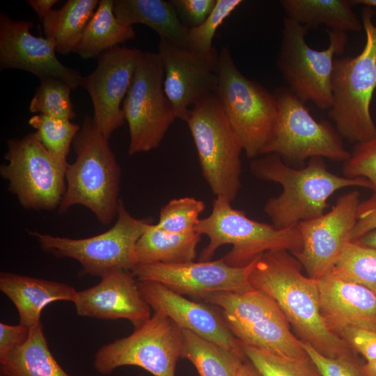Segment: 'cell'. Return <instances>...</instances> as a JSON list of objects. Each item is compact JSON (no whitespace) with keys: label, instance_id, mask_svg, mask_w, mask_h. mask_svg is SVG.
<instances>
[{"label":"cell","instance_id":"29","mask_svg":"<svg viewBox=\"0 0 376 376\" xmlns=\"http://www.w3.org/2000/svg\"><path fill=\"white\" fill-rule=\"evenodd\" d=\"M99 3L97 0H68L44 18L45 38L54 44L56 52L63 55L73 52Z\"/></svg>","mask_w":376,"mask_h":376},{"label":"cell","instance_id":"14","mask_svg":"<svg viewBox=\"0 0 376 376\" xmlns=\"http://www.w3.org/2000/svg\"><path fill=\"white\" fill-rule=\"evenodd\" d=\"M182 338L181 328L169 317L155 313L130 335L102 345L94 355L93 367L103 375L132 366L154 376H175Z\"/></svg>","mask_w":376,"mask_h":376},{"label":"cell","instance_id":"39","mask_svg":"<svg viewBox=\"0 0 376 376\" xmlns=\"http://www.w3.org/2000/svg\"><path fill=\"white\" fill-rule=\"evenodd\" d=\"M182 24L195 28L202 24L216 5L217 0H171Z\"/></svg>","mask_w":376,"mask_h":376},{"label":"cell","instance_id":"35","mask_svg":"<svg viewBox=\"0 0 376 376\" xmlns=\"http://www.w3.org/2000/svg\"><path fill=\"white\" fill-rule=\"evenodd\" d=\"M241 346L246 358L261 376H321L311 359H289L254 347Z\"/></svg>","mask_w":376,"mask_h":376},{"label":"cell","instance_id":"16","mask_svg":"<svg viewBox=\"0 0 376 376\" xmlns=\"http://www.w3.org/2000/svg\"><path fill=\"white\" fill-rule=\"evenodd\" d=\"M255 260L242 267H232L221 258L212 261L136 265L130 271L136 280L158 282L180 295L201 300L214 292L252 289L249 276Z\"/></svg>","mask_w":376,"mask_h":376},{"label":"cell","instance_id":"21","mask_svg":"<svg viewBox=\"0 0 376 376\" xmlns=\"http://www.w3.org/2000/svg\"><path fill=\"white\" fill-rule=\"evenodd\" d=\"M73 303L79 316L126 319L134 327L151 318V308L143 299L130 270L118 269L109 272L97 285L77 291Z\"/></svg>","mask_w":376,"mask_h":376},{"label":"cell","instance_id":"30","mask_svg":"<svg viewBox=\"0 0 376 376\" xmlns=\"http://www.w3.org/2000/svg\"><path fill=\"white\" fill-rule=\"evenodd\" d=\"M182 331L180 358L190 361L200 376H237L244 359L189 330Z\"/></svg>","mask_w":376,"mask_h":376},{"label":"cell","instance_id":"17","mask_svg":"<svg viewBox=\"0 0 376 376\" xmlns=\"http://www.w3.org/2000/svg\"><path fill=\"white\" fill-rule=\"evenodd\" d=\"M158 54L164 68L163 88L176 118L185 122L189 107L214 93L219 52H197L159 38Z\"/></svg>","mask_w":376,"mask_h":376},{"label":"cell","instance_id":"43","mask_svg":"<svg viewBox=\"0 0 376 376\" xmlns=\"http://www.w3.org/2000/svg\"><path fill=\"white\" fill-rule=\"evenodd\" d=\"M26 2L42 21L53 10L52 7L58 3V0H28Z\"/></svg>","mask_w":376,"mask_h":376},{"label":"cell","instance_id":"1","mask_svg":"<svg viewBox=\"0 0 376 376\" xmlns=\"http://www.w3.org/2000/svg\"><path fill=\"white\" fill-rule=\"evenodd\" d=\"M301 267L288 251H266L255 260L249 281L253 288L264 292L277 303L300 340L327 357L357 355L325 325L317 281L305 276Z\"/></svg>","mask_w":376,"mask_h":376},{"label":"cell","instance_id":"15","mask_svg":"<svg viewBox=\"0 0 376 376\" xmlns=\"http://www.w3.org/2000/svg\"><path fill=\"white\" fill-rule=\"evenodd\" d=\"M360 193L348 191L339 196L330 211L298 225L302 239L299 251L292 253L308 277L318 279L329 272L343 246L352 242L358 220Z\"/></svg>","mask_w":376,"mask_h":376},{"label":"cell","instance_id":"22","mask_svg":"<svg viewBox=\"0 0 376 376\" xmlns=\"http://www.w3.org/2000/svg\"><path fill=\"white\" fill-rule=\"evenodd\" d=\"M316 281L320 313L331 332L340 337L347 327L376 330V293L330 274Z\"/></svg>","mask_w":376,"mask_h":376},{"label":"cell","instance_id":"37","mask_svg":"<svg viewBox=\"0 0 376 376\" xmlns=\"http://www.w3.org/2000/svg\"><path fill=\"white\" fill-rule=\"evenodd\" d=\"M242 3V0H217L213 10L199 26L189 28L187 48L206 53L212 51V39L224 21Z\"/></svg>","mask_w":376,"mask_h":376},{"label":"cell","instance_id":"28","mask_svg":"<svg viewBox=\"0 0 376 376\" xmlns=\"http://www.w3.org/2000/svg\"><path fill=\"white\" fill-rule=\"evenodd\" d=\"M134 37L133 26L122 24L116 17L113 0H101L73 52L84 59L95 58Z\"/></svg>","mask_w":376,"mask_h":376},{"label":"cell","instance_id":"45","mask_svg":"<svg viewBox=\"0 0 376 376\" xmlns=\"http://www.w3.org/2000/svg\"><path fill=\"white\" fill-rule=\"evenodd\" d=\"M237 376H261L253 366L249 362H244Z\"/></svg>","mask_w":376,"mask_h":376},{"label":"cell","instance_id":"8","mask_svg":"<svg viewBox=\"0 0 376 376\" xmlns=\"http://www.w3.org/2000/svg\"><path fill=\"white\" fill-rule=\"evenodd\" d=\"M204 178L216 197L232 203L242 187V146L214 93L194 105L186 118Z\"/></svg>","mask_w":376,"mask_h":376},{"label":"cell","instance_id":"34","mask_svg":"<svg viewBox=\"0 0 376 376\" xmlns=\"http://www.w3.org/2000/svg\"><path fill=\"white\" fill-rule=\"evenodd\" d=\"M70 86L56 78L40 80L29 104L31 113L69 120L76 116L70 99Z\"/></svg>","mask_w":376,"mask_h":376},{"label":"cell","instance_id":"19","mask_svg":"<svg viewBox=\"0 0 376 376\" xmlns=\"http://www.w3.org/2000/svg\"><path fill=\"white\" fill-rule=\"evenodd\" d=\"M33 23L0 15V69H18L31 72L40 80L56 78L72 90L81 87L84 76L61 63L54 44L47 38L31 33Z\"/></svg>","mask_w":376,"mask_h":376},{"label":"cell","instance_id":"3","mask_svg":"<svg viewBox=\"0 0 376 376\" xmlns=\"http://www.w3.org/2000/svg\"><path fill=\"white\" fill-rule=\"evenodd\" d=\"M72 146L76 158L67 166L66 189L58 212L63 214L74 205H83L99 222L109 225L117 217L121 178L109 139L86 116Z\"/></svg>","mask_w":376,"mask_h":376},{"label":"cell","instance_id":"40","mask_svg":"<svg viewBox=\"0 0 376 376\" xmlns=\"http://www.w3.org/2000/svg\"><path fill=\"white\" fill-rule=\"evenodd\" d=\"M340 337L366 361L376 359V330L347 327L342 331Z\"/></svg>","mask_w":376,"mask_h":376},{"label":"cell","instance_id":"42","mask_svg":"<svg viewBox=\"0 0 376 376\" xmlns=\"http://www.w3.org/2000/svg\"><path fill=\"white\" fill-rule=\"evenodd\" d=\"M375 229H376V209L357 220L352 232V242H356Z\"/></svg>","mask_w":376,"mask_h":376},{"label":"cell","instance_id":"46","mask_svg":"<svg viewBox=\"0 0 376 376\" xmlns=\"http://www.w3.org/2000/svg\"><path fill=\"white\" fill-rule=\"evenodd\" d=\"M363 369L368 376H376V359L364 363Z\"/></svg>","mask_w":376,"mask_h":376},{"label":"cell","instance_id":"41","mask_svg":"<svg viewBox=\"0 0 376 376\" xmlns=\"http://www.w3.org/2000/svg\"><path fill=\"white\" fill-rule=\"evenodd\" d=\"M30 329L22 325L0 323V361L28 339Z\"/></svg>","mask_w":376,"mask_h":376},{"label":"cell","instance_id":"20","mask_svg":"<svg viewBox=\"0 0 376 376\" xmlns=\"http://www.w3.org/2000/svg\"><path fill=\"white\" fill-rule=\"evenodd\" d=\"M137 283L143 299L155 313L169 317L180 328L217 343L245 360L241 344L230 331L222 314L160 283L137 280Z\"/></svg>","mask_w":376,"mask_h":376},{"label":"cell","instance_id":"31","mask_svg":"<svg viewBox=\"0 0 376 376\" xmlns=\"http://www.w3.org/2000/svg\"><path fill=\"white\" fill-rule=\"evenodd\" d=\"M327 274L376 293V249L356 242H347Z\"/></svg>","mask_w":376,"mask_h":376},{"label":"cell","instance_id":"38","mask_svg":"<svg viewBox=\"0 0 376 376\" xmlns=\"http://www.w3.org/2000/svg\"><path fill=\"white\" fill-rule=\"evenodd\" d=\"M302 345L321 376H368L363 369L364 363L357 355L329 358L308 343L302 342Z\"/></svg>","mask_w":376,"mask_h":376},{"label":"cell","instance_id":"18","mask_svg":"<svg viewBox=\"0 0 376 376\" xmlns=\"http://www.w3.org/2000/svg\"><path fill=\"white\" fill-rule=\"evenodd\" d=\"M141 50L116 46L101 53L96 68L84 77L81 87L89 93L93 117L103 135L109 139L125 123L123 108L132 83Z\"/></svg>","mask_w":376,"mask_h":376},{"label":"cell","instance_id":"26","mask_svg":"<svg viewBox=\"0 0 376 376\" xmlns=\"http://www.w3.org/2000/svg\"><path fill=\"white\" fill-rule=\"evenodd\" d=\"M285 17L306 27L323 24L329 31H359L362 22L347 0H282Z\"/></svg>","mask_w":376,"mask_h":376},{"label":"cell","instance_id":"11","mask_svg":"<svg viewBox=\"0 0 376 376\" xmlns=\"http://www.w3.org/2000/svg\"><path fill=\"white\" fill-rule=\"evenodd\" d=\"M273 93L278 116L262 155L274 153L298 162L312 157L344 162L350 157L343 138L329 122L317 121L306 103L287 86L279 87Z\"/></svg>","mask_w":376,"mask_h":376},{"label":"cell","instance_id":"25","mask_svg":"<svg viewBox=\"0 0 376 376\" xmlns=\"http://www.w3.org/2000/svg\"><path fill=\"white\" fill-rule=\"evenodd\" d=\"M201 238V235L196 230L185 233H173L151 224L134 246L132 252L133 266L194 261Z\"/></svg>","mask_w":376,"mask_h":376},{"label":"cell","instance_id":"33","mask_svg":"<svg viewBox=\"0 0 376 376\" xmlns=\"http://www.w3.org/2000/svg\"><path fill=\"white\" fill-rule=\"evenodd\" d=\"M342 171L346 178H363L372 185L371 196L359 203V219L376 209V136L355 144L350 157L343 162Z\"/></svg>","mask_w":376,"mask_h":376},{"label":"cell","instance_id":"10","mask_svg":"<svg viewBox=\"0 0 376 376\" xmlns=\"http://www.w3.org/2000/svg\"><path fill=\"white\" fill-rule=\"evenodd\" d=\"M0 175L23 207L45 211L58 208L66 189L67 162L50 153L33 133L9 139Z\"/></svg>","mask_w":376,"mask_h":376},{"label":"cell","instance_id":"2","mask_svg":"<svg viewBox=\"0 0 376 376\" xmlns=\"http://www.w3.org/2000/svg\"><path fill=\"white\" fill-rule=\"evenodd\" d=\"M250 169L256 178L282 187L281 193L269 198L264 206L272 225L280 230L324 214L327 200L338 190L373 187L366 178H349L329 171L322 157H312L306 167L297 169L285 164L279 155L270 153L253 159Z\"/></svg>","mask_w":376,"mask_h":376},{"label":"cell","instance_id":"44","mask_svg":"<svg viewBox=\"0 0 376 376\" xmlns=\"http://www.w3.org/2000/svg\"><path fill=\"white\" fill-rule=\"evenodd\" d=\"M356 242L376 249V229L366 233Z\"/></svg>","mask_w":376,"mask_h":376},{"label":"cell","instance_id":"24","mask_svg":"<svg viewBox=\"0 0 376 376\" xmlns=\"http://www.w3.org/2000/svg\"><path fill=\"white\" fill-rule=\"evenodd\" d=\"M113 12L123 24H145L157 32L159 38L187 47L189 28L182 24L170 1L114 0Z\"/></svg>","mask_w":376,"mask_h":376},{"label":"cell","instance_id":"7","mask_svg":"<svg viewBox=\"0 0 376 376\" xmlns=\"http://www.w3.org/2000/svg\"><path fill=\"white\" fill-rule=\"evenodd\" d=\"M214 94L247 157L261 155L277 118L276 99L241 72L227 47L219 52Z\"/></svg>","mask_w":376,"mask_h":376},{"label":"cell","instance_id":"23","mask_svg":"<svg viewBox=\"0 0 376 376\" xmlns=\"http://www.w3.org/2000/svg\"><path fill=\"white\" fill-rule=\"evenodd\" d=\"M0 290L16 307L19 324L29 329L41 323L42 311L47 305L74 302L77 293L64 283L5 272L0 274Z\"/></svg>","mask_w":376,"mask_h":376},{"label":"cell","instance_id":"5","mask_svg":"<svg viewBox=\"0 0 376 376\" xmlns=\"http://www.w3.org/2000/svg\"><path fill=\"white\" fill-rule=\"evenodd\" d=\"M195 230L209 239L199 255V261L210 260L219 247L231 244L233 249L222 258L236 267L248 265L266 251L285 250L295 253L302 246L298 225L276 229L272 224L248 218L222 197H216L210 214L200 219Z\"/></svg>","mask_w":376,"mask_h":376},{"label":"cell","instance_id":"6","mask_svg":"<svg viewBox=\"0 0 376 376\" xmlns=\"http://www.w3.org/2000/svg\"><path fill=\"white\" fill-rule=\"evenodd\" d=\"M201 300L221 308L230 331L240 344L285 358L311 359L281 308L264 292L255 288L219 292Z\"/></svg>","mask_w":376,"mask_h":376},{"label":"cell","instance_id":"47","mask_svg":"<svg viewBox=\"0 0 376 376\" xmlns=\"http://www.w3.org/2000/svg\"><path fill=\"white\" fill-rule=\"evenodd\" d=\"M352 6L363 5L370 8H376V0H352L350 1Z\"/></svg>","mask_w":376,"mask_h":376},{"label":"cell","instance_id":"9","mask_svg":"<svg viewBox=\"0 0 376 376\" xmlns=\"http://www.w3.org/2000/svg\"><path fill=\"white\" fill-rule=\"evenodd\" d=\"M308 28L285 17L276 65L287 87L302 102H312L321 109L332 106L331 77L334 55L342 54L347 43L344 32L328 30L329 45L323 50L310 47Z\"/></svg>","mask_w":376,"mask_h":376},{"label":"cell","instance_id":"4","mask_svg":"<svg viewBox=\"0 0 376 376\" xmlns=\"http://www.w3.org/2000/svg\"><path fill=\"white\" fill-rule=\"evenodd\" d=\"M375 11L364 6L361 22L366 34L362 51L356 56L336 58L331 77L333 103L329 116L342 138L361 143L376 136L370 103L376 88V25Z\"/></svg>","mask_w":376,"mask_h":376},{"label":"cell","instance_id":"27","mask_svg":"<svg viewBox=\"0 0 376 376\" xmlns=\"http://www.w3.org/2000/svg\"><path fill=\"white\" fill-rule=\"evenodd\" d=\"M0 376H72L52 354L42 322L30 328L27 340L0 361Z\"/></svg>","mask_w":376,"mask_h":376},{"label":"cell","instance_id":"12","mask_svg":"<svg viewBox=\"0 0 376 376\" xmlns=\"http://www.w3.org/2000/svg\"><path fill=\"white\" fill-rule=\"evenodd\" d=\"M151 224L149 219L132 216L120 199L116 223L100 235L73 239L36 231L31 234L42 251L58 258L75 259L84 274L102 277L114 269L131 270L134 246Z\"/></svg>","mask_w":376,"mask_h":376},{"label":"cell","instance_id":"36","mask_svg":"<svg viewBox=\"0 0 376 376\" xmlns=\"http://www.w3.org/2000/svg\"><path fill=\"white\" fill-rule=\"evenodd\" d=\"M205 203L194 197H182L169 201L159 212L156 226L166 232L185 233L195 230Z\"/></svg>","mask_w":376,"mask_h":376},{"label":"cell","instance_id":"32","mask_svg":"<svg viewBox=\"0 0 376 376\" xmlns=\"http://www.w3.org/2000/svg\"><path fill=\"white\" fill-rule=\"evenodd\" d=\"M36 130V138L52 155L67 162L70 146L80 130V126L69 120L36 114L29 120Z\"/></svg>","mask_w":376,"mask_h":376},{"label":"cell","instance_id":"13","mask_svg":"<svg viewBox=\"0 0 376 376\" xmlns=\"http://www.w3.org/2000/svg\"><path fill=\"white\" fill-rule=\"evenodd\" d=\"M163 81L164 68L158 53L141 51L123 104L130 131V155L157 148L177 118Z\"/></svg>","mask_w":376,"mask_h":376}]
</instances>
